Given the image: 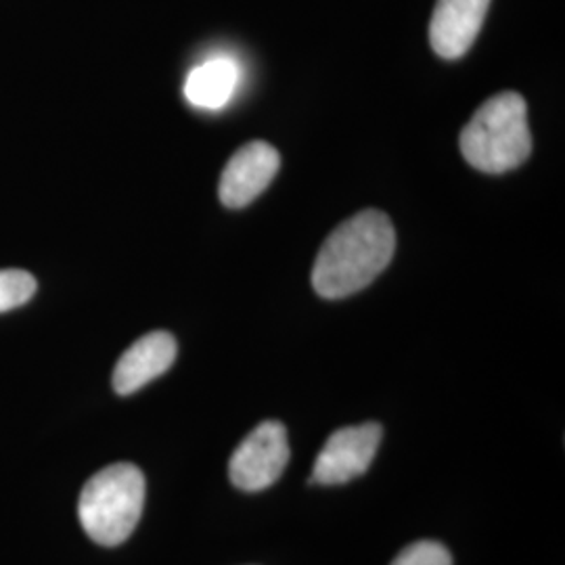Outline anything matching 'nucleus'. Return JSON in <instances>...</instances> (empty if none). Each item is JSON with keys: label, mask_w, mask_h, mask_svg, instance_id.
<instances>
[{"label": "nucleus", "mask_w": 565, "mask_h": 565, "mask_svg": "<svg viewBox=\"0 0 565 565\" xmlns=\"http://www.w3.org/2000/svg\"><path fill=\"white\" fill-rule=\"evenodd\" d=\"M394 249L396 231L390 216L363 210L324 239L312 268V287L324 300L359 294L384 273Z\"/></svg>", "instance_id": "nucleus-1"}, {"label": "nucleus", "mask_w": 565, "mask_h": 565, "mask_svg": "<svg viewBox=\"0 0 565 565\" xmlns=\"http://www.w3.org/2000/svg\"><path fill=\"white\" fill-rule=\"evenodd\" d=\"M461 153L486 174L520 168L532 153L527 105L515 90H503L478 107L461 132Z\"/></svg>", "instance_id": "nucleus-2"}, {"label": "nucleus", "mask_w": 565, "mask_h": 565, "mask_svg": "<svg viewBox=\"0 0 565 565\" xmlns=\"http://www.w3.org/2000/svg\"><path fill=\"white\" fill-rule=\"evenodd\" d=\"M145 505V476L137 465L114 463L95 473L81 492L84 532L102 546H118L135 532Z\"/></svg>", "instance_id": "nucleus-3"}, {"label": "nucleus", "mask_w": 565, "mask_h": 565, "mask_svg": "<svg viewBox=\"0 0 565 565\" xmlns=\"http://www.w3.org/2000/svg\"><path fill=\"white\" fill-rule=\"evenodd\" d=\"M287 429L279 422L254 427L231 457V482L243 492H260L275 484L289 463Z\"/></svg>", "instance_id": "nucleus-4"}, {"label": "nucleus", "mask_w": 565, "mask_h": 565, "mask_svg": "<svg viewBox=\"0 0 565 565\" xmlns=\"http://www.w3.org/2000/svg\"><path fill=\"white\" fill-rule=\"evenodd\" d=\"M382 436L380 424L350 425L333 431L315 461L310 482L340 486L361 478L373 463Z\"/></svg>", "instance_id": "nucleus-5"}, {"label": "nucleus", "mask_w": 565, "mask_h": 565, "mask_svg": "<svg viewBox=\"0 0 565 565\" xmlns=\"http://www.w3.org/2000/svg\"><path fill=\"white\" fill-rule=\"evenodd\" d=\"M279 168L281 156L273 145L266 141L243 145L224 166L218 184L221 202L231 210L249 205L277 177Z\"/></svg>", "instance_id": "nucleus-6"}, {"label": "nucleus", "mask_w": 565, "mask_h": 565, "mask_svg": "<svg viewBox=\"0 0 565 565\" xmlns=\"http://www.w3.org/2000/svg\"><path fill=\"white\" fill-rule=\"evenodd\" d=\"M490 0H438L431 23L429 42L443 60H461L478 39Z\"/></svg>", "instance_id": "nucleus-7"}, {"label": "nucleus", "mask_w": 565, "mask_h": 565, "mask_svg": "<svg viewBox=\"0 0 565 565\" xmlns=\"http://www.w3.org/2000/svg\"><path fill=\"white\" fill-rule=\"evenodd\" d=\"M177 340L168 331H151L132 343L114 369L116 394L130 396L163 375L177 361Z\"/></svg>", "instance_id": "nucleus-8"}, {"label": "nucleus", "mask_w": 565, "mask_h": 565, "mask_svg": "<svg viewBox=\"0 0 565 565\" xmlns=\"http://www.w3.org/2000/svg\"><path fill=\"white\" fill-rule=\"evenodd\" d=\"M239 67L233 60L216 57L198 65L184 82L186 102L200 109H221L233 97Z\"/></svg>", "instance_id": "nucleus-9"}, {"label": "nucleus", "mask_w": 565, "mask_h": 565, "mask_svg": "<svg viewBox=\"0 0 565 565\" xmlns=\"http://www.w3.org/2000/svg\"><path fill=\"white\" fill-rule=\"evenodd\" d=\"M36 279L28 270H0V312L15 310L30 302L36 294Z\"/></svg>", "instance_id": "nucleus-10"}, {"label": "nucleus", "mask_w": 565, "mask_h": 565, "mask_svg": "<svg viewBox=\"0 0 565 565\" xmlns=\"http://www.w3.org/2000/svg\"><path fill=\"white\" fill-rule=\"evenodd\" d=\"M390 565H452L448 548L434 541H419L404 546Z\"/></svg>", "instance_id": "nucleus-11"}]
</instances>
